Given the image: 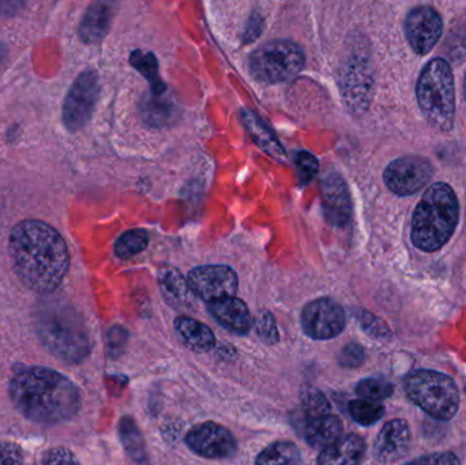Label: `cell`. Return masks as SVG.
Listing matches in <instances>:
<instances>
[{"label":"cell","mask_w":466,"mask_h":465,"mask_svg":"<svg viewBox=\"0 0 466 465\" xmlns=\"http://www.w3.org/2000/svg\"><path fill=\"white\" fill-rule=\"evenodd\" d=\"M322 205L326 220L334 227H345L352 217L350 188L339 175H330L323 182Z\"/></svg>","instance_id":"obj_14"},{"label":"cell","mask_w":466,"mask_h":465,"mask_svg":"<svg viewBox=\"0 0 466 465\" xmlns=\"http://www.w3.org/2000/svg\"><path fill=\"white\" fill-rule=\"evenodd\" d=\"M459 218L460 204L453 188L446 183H435L413 212V245L427 253L440 250L453 237Z\"/></svg>","instance_id":"obj_3"},{"label":"cell","mask_w":466,"mask_h":465,"mask_svg":"<svg viewBox=\"0 0 466 465\" xmlns=\"http://www.w3.org/2000/svg\"><path fill=\"white\" fill-rule=\"evenodd\" d=\"M371 74L367 66H352L350 73L345 76V97L350 101L353 108H366L370 97H371Z\"/></svg>","instance_id":"obj_22"},{"label":"cell","mask_w":466,"mask_h":465,"mask_svg":"<svg viewBox=\"0 0 466 465\" xmlns=\"http://www.w3.org/2000/svg\"><path fill=\"white\" fill-rule=\"evenodd\" d=\"M442 33V18L437 10L429 5L413 8L405 19V35L413 51L418 55L431 52Z\"/></svg>","instance_id":"obj_12"},{"label":"cell","mask_w":466,"mask_h":465,"mask_svg":"<svg viewBox=\"0 0 466 465\" xmlns=\"http://www.w3.org/2000/svg\"><path fill=\"white\" fill-rule=\"evenodd\" d=\"M366 452V444L359 436H347L326 448L318 459V465H359Z\"/></svg>","instance_id":"obj_18"},{"label":"cell","mask_w":466,"mask_h":465,"mask_svg":"<svg viewBox=\"0 0 466 465\" xmlns=\"http://www.w3.org/2000/svg\"><path fill=\"white\" fill-rule=\"evenodd\" d=\"M186 441L194 452L208 459L229 458L236 450L232 434L223 426L213 422L202 423L191 429Z\"/></svg>","instance_id":"obj_13"},{"label":"cell","mask_w":466,"mask_h":465,"mask_svg":"<svg viewBox=\"0 0 466 465\" xmlns=\"http://www.w3.org/2000/svg\"><path fill=\"white\" fill-rule=\"evenodd\" d=\"M296 169H298L299 182L301 186L307 185L319 169L317 157L309 152H299L295 157Z\"/></svg>","instance_id":"obj_32"},{"label":"cell","mask_w":466,"mask_h":465,"mask_svg":"<svg viewBox=\"0 0 466 465\" xmlns=\"http://www.w3.org/2000/svg\"><path fill=\"white\" fill-rule=\"evenodd\" d=\"M418 103L427 122L440 131H451L456 116V92L451 66L445 59L431 60L419 76Z\"/></svg>","instance_id":"obj_5"},{"label":"cell","mask_w":466,"mask_h":465,"mask_svg":"<svg viewBox=\"0 0 466 465\" xmlns=\"http://www.w3.org/2000/svg\"><path fill=\"white\" fill-rule=\"evenodd\" d=\"M432 177L429 158L421 156H404L389 164L385 169L386 186L400 197L412 196L420 191Z\"/></svg>","instance_id":"obj_9"},{"label":"cell","mask_w":466,"mask_h":465,"mask_svg":"<svg viewBox=\"0 0 466 465\" xmlns=\"http://www.w3.org/2000/svg\"><path fill=\"white\" fill-rule=\"evenodd\" d=\"M24 453L13 442L0 441V465H22Z\"/></svg>","instance_id":"obj_35"},{"label":"cell","mask_w":466,"mask_h":465,"mask_svg":"<svg viewBox=\"0 0 466 465\" xmlns=\"http://www.w3.org/2000/svg\"><path fill=\"white\" fill-rule=\"evenodd\" d=\"M160 287L167 302L177 308H186L193 302V291L187 281L177 270L167 269L160 273Z\"/></svg>","instance_id":"obj_23"},{"label":"cell","mask_w":466,"mask_h":465,"mask_svg":"<svg viewBox=\"0 0 466 465\" xmlns=\"http://www.w3.org/2000/svg\"><path fill=\"white\" fill-rule=\"evenodd\" d=\"M301 401H303L304 411L309 415V420L329 415L330 406H329L325 396L318 392V390H306V393H303V396H301Z\"/></svg>","instance_id":"obj_31"},{"label":"cell","mask_w":466,"mask_h":465,"mask_svg":"<svg viewBox=\"0 0 466 465\" xmlns=\"http://www.w3.org/2000/svg\"><path fill=\"white\" fill-rule=\"evenodd\" d=\"M98 76L93 70H86L76 79L63 104V122L70 131L84 127L95 111L97 103Z\"/></svg>","instance_id":"obj_8"},{"label":"cell","mask_w":466,"mask_h":465,"mask_svg":"<svg viewBox=\"0 0 466 465\" xmlns=\"http://www.w3.org/2000/svg\"><path fill=\"white\" fill-rule=\"evenodd\" d=\"M10 396L25 418L43 425L70 420L79 409L76 385L49 369L26 368L16 371L10 382Z\"/></svg>","instance_id":"obj_2"},{"label":"cell","mask_w":466,"mask_h":465,"mask_svg":"<svg viewBox=\"0 0 466 465\" xmlns=\"http://www.w3.org/2000/svg\"><path fill=\"white\" fill-rule=\"evenodd\" d=\"M175 328L180 340L194 351L207 352L215 346L216 338L212 330L190 317H179L175 321Z\"/></svg>","instance_id":"obj_21"},{"label":"cell","mask_w":466,"mask_h":465,"mask_svg":"<svg viewBox=\"0 0 466 465\" xmlns=\"http://www.w3.org/2000/svg\"><path fill=\"white\" fill-rule=\"evenodd\" d=\"M405 390L416 406L435 420H451L459 411V388L445 374L431 370L413 371L405 379Z\"/></svg>","instance_id":"obj_6"},{"label":"cell","mask_w":466,"mask_h":465,"mask_svg":"<svg viewBox=\"0 0 466 465\" xmlns=\"http://www.w3.org/2000/svg\"><path fill=\"white\" fill-rule=\"evenodd\" d=\"M43 465H81L66 448H52L44 455Z\"/></svg>","instance_id":"obj_34"},{"label":"cell","mask_w":466,"mask_h":465,"mask_svg":"<svg viewBox=\"0 0 466 465\" xmlns=\"http://www.w3.org/2000/svg\"><path fill=\"white\" fill-rule=\"evenodd\" d=\"M43 346L66 363H79L90 351L89 336L78 314L59 300L43 303L35 319Z\"/></svg>","instance_id":"obj_4"},{"label":"cell","mask_w":466,"mask_h":465,"mask_svg":"<svg viewBox=\"0 0 466 465\" xmlns=\"http://www.w3.org/2000/svg\"><path fill=\"white\" fill-rule=\"evenodd\" d=\"M356 392L363 400L380 401L393 393V387L383 379H364L356 388Z\"/></svg>","instance_id":"obj_28"},{"label":"cell","mask_w":466,"mask_h":465,"mask_svg":"<svg viewBox=\"0 0 466 465\" xmlns=\"http://www.w3.org/2000/svg\"><path fill=\"white\" fill-rule=\"evenodd\" d=\"M364 349L359 344H350L342 349L339 355V362L345 368H358L363 363Z\"/></svg>","instance_id":"obj_36"},{"label":"cell","mask_w":466,"mask_h":465,"mask_svg":"<svg viewBox=\"0 0 466 465\" xmlns=\"http://www.w3.org/2000/svg\"><path fill=\"white\" fill-rule=\"evenodd\" d=\"M241 123L246 128L252 141L271 157L279 161L287 160V152L276 134L262 122L258 115L249 109H243L240 114Z\"/></svg>","instance_id":"obj_17"},{"label":"cell","mask_w":466,"mask_h":465,"mask_svg":"<svg viewBox=\"0 0 466 465\" xmlns=\"http://www.w3.org/2000/svg\"><path fill=\"white\" fill-rule=\"evenodd\" d=\"M260 29H262V19L258 18V16H254V19H251L248 24V29H247L246 35H248L247 40H254L259 35Z\"/></svg>","instance_id":"obj_40"},{"label":"cell","mask_w":466,"mask_h":465,"mask_svg":"<svg viewBox=\"0 0 466 465\" xmlns=\"http://www.w3.org/2000/svg\"><path fill=\"white\" fill-rule=\"evenodd\" d=\"M350 414L359 425L370 426L383 417L385 409L377 401L355 400L350 403Z\"/></svg>","instance_id":"obj_27"},{"label":"cell","mask_w":466,"mask_h":465,"mask_svg":"<svg viewBox=\"0 0 466 465\" xmlns=\"http://www.w3.org/2000/svg\"><path fill=\"white\" fill-rule=\"evenodd\" d=\"M112 7L108 3H93L79 26V35L87 44L98 43L106 37L111 26Z\"/></svg>","instance_id":"obj_19"},{"label":"cell","mask_w":466,"mask_h":465,"mask_svg":"<svg viewBox=\"0 0 466 465\" xmlns=\"http://www.w3.org/2000/svg\"><path fill=\"white\" fill-rule=\"evenodd\" d=\"M341 433L342 425L339 418L333 415H323V417L309 420L304 436L311 447L325 450L341 439Z\"/></svg>","instance_id":"obj_20"},{"label":"cell","mask_w":466,"mask_h":465,"mask_svg":"<svg viewBox=\"0 0 466 465\" xmlns=\"http://www.w3.org/2000/svg\"><path fill=\"white\" fill-rule=\"evenodd\" d=\"M361 325H363L364 329L369 330L371 333H378V335L382 336L383 330L386 329L385 325L382 324V321L375 318L371 314L361 313L360 317Z\"/></svg>","instance_id":"obj_39"},{"label":"cell","mask_w":466,"mask_h":465,"mask_svg":"<svg viewBox=\"0 0 466 465\" xmlns=\"http://www.w3.org/2000/svg\"><path fill=\"white\" fill-rule=\"evenodd\" d=\"M300 450L292 442H276L266 448L257 458L255 465H299Z\"/></svg>","instance_id":"obj_25"},{"label":"cell","mask_w":466,"mask_h":465,"mask_svg":"<svg viewBox=\"0 0 466 465\" xmlns=\"http://www.w3.org/2000/svg\"><path fill=\"white\" fill-rule=\"evenodd\" d=\"M464 93H465V100H466V78H465V84H464Z\"/></svg>","instance_id":"obj_41"},{"label":"cell","mask_w":466,"mask_h":465,"mask_svg":"<svg viewBox=\"0 0 466 465\" xmlns=\"http://www.w3.org/2000/svg\"><path fill=\"white\" fill-rule=\"evenodd\" d=\"M410 433L407 422L401 420L386 423L375 442V458L380 463L400 460L410 448Z\"/></svg>","instance_id":"obj_15"},{"label":"cell","mask_w":466,"mask_h":465,"mask_svg":"<svg viewBox=\"0 0 466 465\" xmlns=\"http://www.w3.org/2000/svg\"><path fill=\"white\" fill-rule=\"evenodd\" d=\"M258 336L262 339L265 343L274 344L279 341V330H277L276 322L273 316L268 311H263L257 318Z\"/></svg>","instance_id":"obj_33"},{"label":"cell","mask_w":466,"mask_h":465,"mask_svg":"<svg viewBox=\"0 0 466 465\" xmlns=\"http://www.w3.org/2000/svg\"><path fill=\"white\" fill-rule=\"evenodd\" d=\"M120 436H122L126 450L130 452V455L136 460L141 461V456L144 455L142 453L141 437H139L138 430H137L136 425L131 422V420L126 418L122 420V423H120Z\"/></svg>","instance_id":"obj_30"},{"label":"cell","mask_w":466,"mask_h":465,"mask_svg":"<svg viewBox=\"0 0 466 465\" xmlns=\"http://www.w3.org/2000/svg\"><path fill=\"white\" fill-rule=\"evenodd\" d=\"M147 234L144 229H130L115 243V253L119 258L127 259L147 248Z\"/></svg>","instance_id":"obj_26"},{"label":"cell","mask_w":466,"mask_h":465,"mask_svg":"<svg viewBox=\"0 0 466 465\" xmlns=\"http://www.w3.org/2000/svg\"><path fill=\"white\" fill-rule=\"evenodd\" d=\"M10 254L22 283L40 294L54 292L70 267L62 235L40 220H25L14 227Z\"/></svg>","instance_id":"obj_1"},{"label":"cell","mask_w":466,"mask_h":465,"mask_svg":"<svg viewBox=\"0 0 466 465\" xmlns=\"http://www.w3.org/2000/svg\"><path fill=\"white\" fill-rule=\"evenodd\" d=\"M126 343V330L122 328H114L108 333V349L111 354H117Z\"/></svg>","instance_id":"obj_38"},{"label":"cell","mask_w":466,"mask_h":465,"mask_svg":"<svg viewBox=\"0 0 466 465\" xmlns=\"http://www.w3.org/2000/svg\"><path fill=\"white\" fill-rule=\"evenodd\" d=\"M175 109L169 106V103L161 100V96L153 95L152 98L145 100L144 114L147 122L155 126H160L161 123H167L171 119Z\"/></svg>","instance_id":"obj_29"},{"label":"cell","mask_w":466,"mask_h":465,"mask_svg":"<svg viewBox=\"0 0 466 465\" xmlns=\"http://www.w3.org/2000/svg\"><path fill=\"white\" fill-rule=\"evenodd\" d=\"M301 325L309 338L329 340L339 336L344 329L345 313L334 300H314L304 308Z\"/></svg>","instance_id":"obj_11"},{"label":"cell","mask_w":466,"mask_h":465,"mask_svg":"<svg viewBox=\"0 0 466 465\" xmlns=\"http://www.w3.org/2000/svg\"><path fill=\"white\" fill-rule=\"evenodd\" d=\"M408 465H460V461L453 453H435L418 459Z\"/></svg>","instance_id":"obj_37"},{"label":"cell","mask_w":466,"mask_h":465,"mask_svg":"<svg viewBox=\"0 0 466 465\" xmlns=\"http://www.w3.org/2000/svg\"><path fill=\"white\" fill-rule=\"evenodd\" d=\"M209 310L216 321L229 332L243 335L251 329L252 319L248 308L235 297L212 303Z\"/></svg>","instance_id":"obj_16"},{"label":"cell","mask_w":466,"mask_h":465,"mask_svg":"<svg viewBox=\"0 0 466 465\" xmlns=\"http://www.w3.org/2000/svg\"><path fill=\"white\" fill-rule=\"evenodd\" d=\"M130 63L137 71L142 74L152 87V93L156 96H161L166 93L167 85L158 74V62L152 52L141 51L137 49L131 54Z\"/></svg>","instance_id":"obj_24"},{"label":"cell","mask_w":466,"mask_h":465,"mask_svg":"<svg viewBox=\"0 0 466 465\" xmlns=\"http://www.w3.org/2000/svg\"><path fill=\"white\" fill-rule=\"evenodd\" d=\"M188 287L194 295L205 302L215 303L233 298L238 291V275L224 265H208L191 270L187 278Z\"/></svg>","instance_id":"obj_10"},{"label":"cell","mask_w":466,"mask_h":465,"mask_svg":"<svg viewBox=\"0 0 466 465\" xmlns=\"http://www.w3.org/2000/svg\"><path fill=\"white\" fill-rule=\"evenodd\" d=\"M306 57L303 49L289 40H273L255 49L249 56V71L266 84L288 81L300 73Z\"/></svg>","instance_id":"obj_7"}]
</instances>
